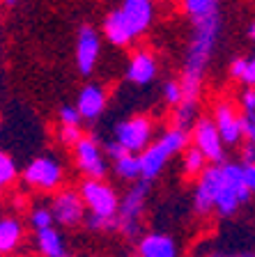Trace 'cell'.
<instances>
[{"instance_id": "cell-1", "label": "cell", "mask_w": 255, "mask_h": 257, "mask_svg": "<svg viewBox=\"0 0 255 257\" xmlns=\"http://www.w3.org/2000/svg\"><path fill=\"white\" fill-rule=\"evenodd\" d=\"M250 191L244 186L239 163H221V166H207L200 172L193 188V211L198 216H209L216 211L218 218H232L239 207L248 204Z\"/></svg>"}, {"instance_id": "cell-2", "label": "cell", "mask_w": 255, "mask_h": 257, "mask_svg": "<svg viewBox=\"0 0 255 257\" xmlns=\"http://www.w3.org/2000/svg\"><path fill=\"white\" fill-rule=\"evenodd\" d=\"M191 26H193V30H191V37H189V44H186L180 85H182L184 101L200 103L202 80H205L207 67L214 58L218 37L223 32V14L202 19V21H196Z\"/></svg>"}, {"instance_id": "cell-3", "label": "cell", "mask_w": 255, "mask_h": 257, "mask_svg": "<svg viewBox=\"0 0 255 257\" xmlns=\"http://www.w3.org/2000/svg\"><path fill=\"white\" fill-rule=\"evenodd\" d=\"M152 21H154L152 0H124L104 19V37L113 46H129L152 26Z\"/></svg>"}, {"instance_id": "cell-4", "label": "cell", "mask_w": 255, "mask_h": 257, "mask_svg": "<svg viewBox=\"0 0 255 257\" xmlns=\"http://www.w3.org/2000/svg\"><path fill=\"white\" fill-rule=\"evenodd\" d=\"M152 193V182H138L129 184L124 195L120 198L115 216V232L129 241H138L145 234V211H147V200Z\"/></svg>"}, {"instance_id": "cell-5", "label": "cell", "mask_w": 255, "mask_h": 257, "mask_svg": "<svg viewBox=\"0 0 255 257\" xmlns=\"http://www.w3.org/2000/svg\"><path fill=\"white\" fill-rule=\"evenodd\" d=\"M78 195L85 204V211L90 216L104 220H115L117 207H120V195L117 191L106 184L104 179H83L78 186Z\"/></svg>"}, {"instance_id": "cell-6", "label": "cell", "mask_w": 255, "mask_h": 257, "mask_svg": "<svg viewBox=\"0 0 255 257\" xmlns=\"http://www.w3.org/2000/svg\"><path fill=\"white\" fill-rule=\"evenodd\" d=\"M64 182V168L55 156H35L23 170V184L42 193L60 191Z\"/></svg>"}, {"instance_id": "cell-7", "label": "cell", "mask_w": 255, "mask_h": 257, "mask_svg": "<svg viewBox=\"0 0 255 257\" xmlns=\"http://www.w3.org/2000/svg\"><path fill=\"white\" fill-rule=\"evenodd\" d=\"M154 138V122L147 115H131L115 124L113 140L129 154H140Z\"/></svg>"}, {"instance_id": "cell-8", "label": "cell", "mask_w": 255, "mask_h": 257, "mask_svg": "<svg viewBox=\"0 0 255 257\" xmlns=\"http://www.w3.org/2000/svg\"><path fill=\"white\" fill-rule=\"evenodd\" d=\"M191 143H193V147L205 156V161H207L209 166H221V163L228 161L223 140L218 136L212 117H207V115H200V117L196 119V124H193V128H191Z\"/></svg>"}, {"instance_id": "cell-9", "label": "cell", "mask_w": 255, "mask_h": 257, "mask_svg": "<svg viewBox=\"0 0 255 257\" xmlns=\"http://www.w3.org/2000/svg\"><path fill=\"white\" fill-rule=\"evenodd\" d=\"M74 161L76 168L85 175V179H104L108 175V159L95 136H83L76 143Z\"/></svg>"}, {"instance_id": "cell-10", "label": "cell", "mask_w": 255, "mask_h": 257, "mask_svg": "<svg viewBox=\"0 0 255 257\" xmlns=\"http://www.w3.org/2000/svg\"><path fill=\"white\" fill-rule=\"evenodd\" d=\"M48 209L53 214V223H58L60 227H78V225H83L85 214H88L78 191H74V188L55 191Z\"/></svg>"}, {"instance_id": "cell-11", "label": "cell", "mask_w": 255, "mask_h": 257, "mask_svg": "<svg viewBox=\"0 0 255 257\" xmlns=\"http://www.w3.org/2000/svg\"><path fill=\"white\" fill-rule=\"evenodd\" d=\"M212 122L216 126L218 136L223 140L225 147H234L239 145L244 138V128H241V112H237L232 101L228 99H218L214 103V112H212Z\"/></svg>"}, {"instance_id": "cell-12", "label": "cell", "mask_w": 255, "mask_h": 257, "mask_svg": "<svg viewBox=\"0 0 255 257\" xmlns=\"http://www.w3.org/2000/svg\"><path fill=\"white\" fill-rule=\"evenodd\" d=\"M101 55V35L92 26H80L76 30V44H74V62L76 69L83 76H90L95 71Z\"/></svg>"}, {"instance_id": "cell-13", "label": "cell", "mask_w": 255, "mask_h": 257, "mask_svg": "<svg viewBox=\"0 0 255 257\" xmlns=\"http://www.w3.org/2000/svg\"><path fill=\"white\" fill-rule=\"evenodd\" d=\"M136 257H180V246L168 232H145L136 241Z\"/></svg>"}, {"instance_id": "cell-14", "label": "cell", "mask_w": 255, "mask_h": 257, "mask_svg": "<svg viewBox=\"0 0 255 257\" xmlns=\"http://www.w3.org/2000/svg\"><path fill=\"white\" fill-rule=\"evenodd\" d=\"M106 90L99 83H88L80 87L78 99H76V110H78L80 119L85 122H95L104 115L106 110Z\"/></svg>"}, {"instance_id": "cell-15", "label": "cell", "mask_w": 255, "mask_h": 257, "mask_svg": "<svg viewBox=\"0 0 255 257\" xmlns=\"http://www.w3.org/2000/svg\"><path fill=\"white\" fill-rule=\"evenodd\" d=\"M173 159L168 150L159 140H152V143L145 147L143 152L138 154V161H140V179L145 182H154L156 177L163 172V168L168 166V161Z\"/></svg>"}, {"instance_id": "cell-16", "label": "cell", "mask_w": 255, "mask_h": 257, "mask_svg": "<svg viewBox=\"0 0 255 257\" xmlns=\"http://www.w3.org/2000/svg\"><path fill=\"white\" fill-rule=\"evenodd\" d=\"M156 71H159V62H156L154 53L149 51H136V53L129 58L127 62V80L133 85H149L152 80L156 78Z\"/></svg>"}, {"instance_id": "cell-17", "label": "cell", "mask_w": 255, "mask_h": 257, "mask_svg": "<svg viewBox=\"0 0 255 257\" xmlns=\"http://www.w3.org/2000/svg\"><path fill=\"white\" fill-rule=\"evenodd\" d=\"M26 227L19 216H3L0 218V257L14 255L23 243Z\"/></svg>"}, {"instance_id": "cell-18", "label": "cell", "mask_w": 255, "mask_h": 257, "mask_svg": "<svg viewBox=\"0 0 255 257\" xmlns=\"http://www.w3.org/2000/svg\"><path fill=\"white\" fill-rule=\"evenodd\" d=\"M35 248H37V252L42 257H71L64 234L55 225L48 227V230L35 232Z\"/></svg>"}, {"instance_id": "cell-19", "label": "cell", "mask_w": 255, "mask_h": 257, "mask_svg": "<svg viewBox=\"0 0 255 257\" xmlns=\"http://www.w3.org/2000/svg\"><path fill=\"white\" fill-rule=\"evenodd\" d=\"M193 257H255V246H234V243H218V241H202V246Z\"/></svg>"}, {"instance_id": "cell-20", "label": "cell", "mask_w": 255, "mask_h": 257, "mask_svg": "<svg viewBox=\"0 0 255 257\" xmlns=\"http://www.w3.org/2000/svg\"><path fill=\"white\" fill-rule=\"evenodd\" d=\"M182 10L191 23L221 14V0H182Z\"/></svg>"}, {"instance_id": "cell-21", "label": "cell", "mask_w": 255, "mask_h": 257, "mask_svg": "<svg viewBox=\"0 0 255 257\" xmlns=\"http://www.w3.org/2000/svg\"><path fill=\"white\" fill-rule=\"evenodd\" d=\"M200 103L198 101H182L177 108H173V128H180V131H186L191 134L196 119L200 117Z\"/></svg>"}, {"instance_id": "cell-22", "label": "cell", "mask_w": 255, "mask_h": 257, "mask_svg": "<svg viewBox=\"0 0 255 257\" xmlns=\"http://www.w3.org/2000/svg\"><path fill=\"white\" fill-rule=\"evenodd\" d=\"M113 172L115 177L124 179V182L133 184L140 179V161H138V154H124L122 159L113 161Z\"/></svg>"}, {"instance_id": "cell-23", "label": "cell", "mask_w": 255, "mask_h": 257, "mask_svg": "<svg viewBox=\"0 0 255 257\" xmlns=\"http://www.w3.org/2000/svg\"><path fill=\"white\" fill-rule=\"evenodd\" d=\"M156 140L163 145L170 154L175 156V154H182V152H184L186 147L191 145V134H186V131H180V128H173V126H170V128H165V131Z\"/></svg>"}, {"instance_id": "cell-24", "label": "cell", "mask_w": 255, "mask_h": 257, "mask_svg": "<svg viewBox=\"0 0 255 257\" xmlns=\"http://www.w3.org/2000/svg\"><path fill=\"white\" fill-rule=\"evenodd\" d=\"M207 166L209 163L205 161V156H202L193 145H189V147L182 152V170H184L186 177H200V172Z\"/></svg>"}, {"instance_id": "cell-25", "label": "cell", "mask_w": 255, "mask_h": 257, "mask_svg": "<svg viewBox=\"0 0 255 257\" xmlns=\"http://www.w3.org/2000/svg\"><path fill=\"white\" fill-rule=\"evenodd\" d=\"M28 223H30L32 232H42V230H48V227H53V214H51V209L46 204H35L30 209V214H28Z\"/></svg>"}, {"instance_id": "cell-26", "label": "cell", "mask_w": 255, "mask_h": 257, "mask_svg": "<svg viewBox=\"0 0 255 257\" xmlns=\"http://www.w3.org/2000/svg\"><path fill=\"white\" fill-rule=\"evenodd\" d=\"M16 177H19V170H16L14 159L5 152H0V191L7 188L10 184H14Z\"/></svg>"}, {"instance_id": "cell-27", "label": "cell", "mask_w": 255, "mask_h": 257, "mask_svg": "<svg viewBox=\"0 0 255 257\" xmlns=\"http://www.w3.org/2000/svg\"><path fill=\"white\" fill-rule=\"evenodd\" d=\"M163 101L168 103L170 108H177L182 101H184L180 80H165V83H163Z\"/></svg>"}, {"instance_id": "cell-28", "label": "cell", "mask_w": 255, "mask_h": 257, "mask_svg": "<svg viewBox=\"0 0 255 257\" xmlns=\"http://www.w3.org/2000/svg\"><path fill=\"white\" fill-rule=\"evenodd\" d=\"M58 119L62 126H80V115L78 110H76V106H69V103H64V106H60L58 110Z\"/></svg>"}, {"instance_id": "cell-29", "label": "cell", "mask_w": 255, "mask_h": 257, "mask_svg": "<svg viewBox=\"0 0 255 257\" xmlns=\"http://www.w3.org/2000/svg\"><path fill=\"white\" fill-rule=\"evenodd\" d=\"M80 138H83L80 126H60V131H58V140L64 147H71V150L76 147V143H78Z\"/></svg>"}, {"instance_id": "cell-30", "label": "cell", "mask_w": 255, "mask_h": 257, "mask_svg": "<svg viewBox=\"0 0 255 257\" xmlns=\"http://www.w3.org/2000/svg\"><path fill=\"white\" fill-rule=\"evenodd\" d=\"M239 106H241V115H255V87H246L239 96Z\"/></svg>"}, {"instance_id": "cell-31", "label": "cell", "mask_w": 255, "mask_h": 257, "mask_svg": "<svg viewBox=\"0 0 255 257\" xmlns=\"http://www.w3.org/2000/svg\"><path fill=\"white\" fill-rule=\"evenodd\" d=\"M241 83L246 87H255V53L250 58H246V69L244 76H241Z\"/></svg>"}, {"instance_id": "cell-32", "label": "cell", "mask_w": 255, "mask_h": 257, "mask_svg": "<svg viewBox=\"0 0 255 257\" xmlns=\"http://www.w3.org/2000/svg\"><path fill=\"white\" fill-rule=\"evenodd\" d=\"M104 154H106V159L117 161V159H122L124 154H129V152H124V147H120L115 140H108V143L104 145Z\"/></svg>"}, {"instance_id": "cell-33", "label": "cell", "mask_w": 255, "mask_h": 257, "mask_svg": "<svg viewBox=\"0 0 255 257\" xmlns=\"http://www.w3.org/2000/svg\"><path fill=\"white\" fill-rule=\"evenodd\" d=\"M241 179H244V186L250 191V195L255 193V163L250 166H241Z\"/></svg>"}, {"instance_id": "cell-34", "label": "cell", "mask_w": 255, "mask_h": 257, "mask_svg": "<svg viewBox=\"0 0 255 257\" xmlns=\"http://www.w3.org/2000/svg\"><path fill=\"white\" fill-rule=\"evenodd\" d=\"M241 128H244V138L255 145V115H241Z\"/></svg>"}, {"instance_id": "cell-35", "label": "cell", "mask_w": 255, "mask_h": 257, "mask_svg": "<svg viewBox=\"0 0 255 257\" xmlns=\"http://www.w3.org/2000/svg\"><path fill=\"white\" fill-rule=\"evenodd\" d=\"M244 69H246V58H234L232 62H230V67H228L230 78L241 80V76H244Z\"/></svg>"}, {"instance_id": "cell-36", "label": "cell", "mask_w": 255, "mask_h": 257, "mask_svg": "<svg viewBox=\"0 0 255 257\" xmlns=\"http://www.w3.org/2000/svg\"><path fill=\"white\" fill-rule=\"evenodd\" d=\"M250 163H255V145L253 143H246V145H241V161H239V166H250Z\"/></svg>"}, {"instance_id": "cell-37", "label": "cell", "mask_w": 255, "mask_h": 257, "mask_svg": "<svg viewBox=\"0 0 255 257\" xmlns=\"http://www.w3.org/2000/svg\"><path fill=\"white\" fill-rule=\"evenodd\" d=\"M248 37H250V42H255V19H253V23L248 26Z\"/></svg>"}, {"instance_id": "cell-38", "label": "cell", "mask_w": 255, "mask_h": 257, "mask_svg": "<svg viewBox=\"0 0 255 257\" xmlns=\"http://www.w3.org/2000/svg\"><path fill=\"white\" fill-rule=\"evenodd\" d=\"M3 3H7V5H16L19 0H3Z\"/></svg>"}, {"instance_id": "cell-39", "label": "cell", "mask_w": 255, "mask_h": 257, "mask_svg": "<svg viewBox=\"0 0 255 257\" xmlns=\"http://www.w3.org/2000/svg\"><path fill=\"white\" fill-rule=\"evenodd\" d=\"M0 126H3V124H0Z\"/></svg>"}]
</instances>
